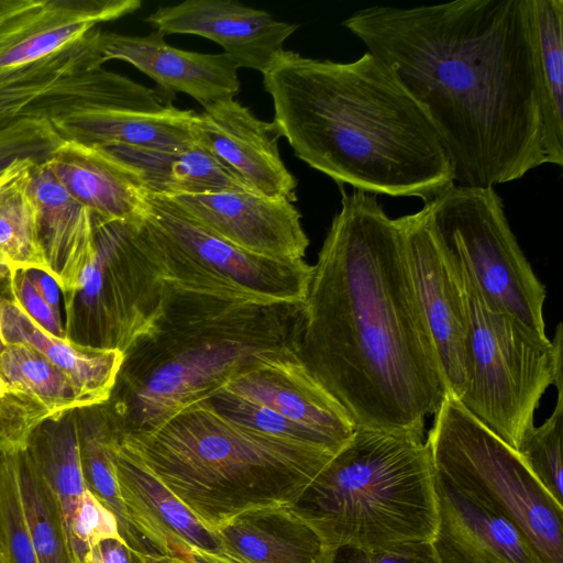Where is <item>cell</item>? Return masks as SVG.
Returning <instances> with one entry per match:
<instances>
[{
    "label": "cell",
    "instance_id": "1",
    "mask_svg": "<svg viewBox=\"0 0 563 563\" xmlns=\"http://www.w3.org/2000/svg\"><path fill=\"white\" fill-rule=\"evenodd\" d=\"M342 24L423 110L455 185L495 188L545 164L531 0L371 5Z\"/></svg>",
    "mask_w": 563,
    "mask_h": 563
},
{
    "label": "cell",
    "instance_id": "2",
    "mask_svg": "<svg viewBox=\"0 0 563 563\" xmlns=\"http://www.w3.org/2000/svg\"><path fill=\"white\" fill-rule=\"evenodd\" d=\"M298 357L356 428L423 439L446 396L399 219L342 190L303 300Z\"/></svg>",
    "mask_w": 563,
    "mask_h": 563
},
{
    "label": "cell",
    "instance_id": "3",
    "mask_svg": "<svg viewBox=\"0 0 563 563\" xmlns=\"http://www.w3.org/2000/svg\"><path fill=\"white\" fill-rule=\"evenodd\" d=\"M263 84L279 136L340 186L427 203L455 185L428 117L369 52L343 63L284 49Z\"/></svg>",
    "mask_w": 563,
    "mask_h": 563
},
{
    "label": "cell",
    "instance_id": "4",
    "mask_svg": "<svg viewBox=\"0 0 563 563\" xmlns=\"http://www.w3.org/2000/svg\"><path fill=\"white\" fill-rule=\"evenodd\" d=\"M165 283L161 313L123 354L106 401L121 438L155 428L242 373L298 357L303 301Z\"/></svg>",
    "mask_w": 563,
    "mask_h": 563
},
{
    "label": "cell",
    "instance_id": "5",
    "mask_svg": "<svg viewBox=\"0 0 563 563\" xmlns=\"http://www.w3.org/2000/svg\"><path fill=\"white\" fill-rule=\"evenodd\" d=\"M121 443L211 531L249 510L292 505L334 456L249 430L201 400Z\"/></svg>",
    "mask_w": 563,
    "mask_h": 563
},
{
    "label": "cell",
    "instance_id": "6",
    "mask_svg": "<svg viewBox=\"0 0 563 563\" xmlns=\"http://www.w3.org/2000/svg\"><path fill=\"white\" fill-rule=\"evenodd\" d=\"M434 477L423 439L356 428L289 508L333 552L431 541Z\"/></svg>",
    "mask_w": 563,
    "mask_h": 563
},
{
    "label": "cell",
    "instance_id": "7",
    "mask_svg": "<svg viewBox=\"0 0 563 563\" xmlns=\"http://www.w3.org/2000/svg\"><path fill=\"white\" fill-rule=\"evenodd\" d=\"M445 252L463 295L468 327L466 387L457 400L517 451L525 433L534 426V411L543 394L563 379L562 323L553 341L539 336L492 307L464 265Z\"/></svg>",
    "mask_w": 563,
    "mask_h": 563
},
{
    "label": "cell",
    "instance_id": "8",
    "mask_svg": "<svg viewBox=\"0 0 563 563\" xmlns=\"http://www.w3.org/2000/svg\"><path fill=\"white\" fill-rule=\"evenodd\" d=\"M435 474L514 523L544 563H563V506L507 445L446 395L426 439Z\"/></svg>",
    "mask_w": 563,
    "mask_h": 563
},
{
    "label": "cell",
    "instance_id": "9",
    "mask_svg": "<svg viewBox=\"0 0 563 563\" xmlns=\"http://www.w3.org/2000/svg\"><path fill=\"white\" fill-rule=\"evenodd\" d=\"M142 217L120 222L95 216L92 254L76 287L62 294L71 342L124 354L159 316L167 286L142 235Z\"/></svg>",
    "mask_w": 563,
    "mask_h": 563
},
{
    "label": "cell",
    "instance_id": "10",
    "mask_svg": "<svg viewBox=\"0 0 563 563\" xmlns=\"http://www.w3.org/2000/svg\"><path fill=\"white\" fill-rule=\"evenodd\" d=\"M423 207L437 238L464 265L483 298L548 338L545 287L519 246L495 188L453 185Z\"/></svg>",
    "mask_w": 563,
    "mask_h": 563
},
{
    "label": "cell",
    "instance_id": "11",
    "mask_svg": "<svg viewBox=\"0 0 563 563\" xmlns=\"http://www.w3.org/2000/svg\"><path fill=\"white\" fill-rule=\"evenodd\" d=\"M144 217L156 225L151 232V246L167 282L212 292L305 300L312 274V266L305 260L247 251L148 195Z\"/></svg>",
    "mask_w": 563,
    "mask_h": 563
},
{
    "label": "cell",
    "instance_id": "12",
    "mask_svg": "<svg viewBox=\"0 0 563 563\" xmlns=\"http://www.w3.org/2000/svg\"><path fill=\"white\" fill-rule=\"evenodd\" d=\"M95 101L64 108L47 119L63 140L91 145L123 144L177 150L194 143V110L176 108L169 96L110 73Z\"/></svg>",
    "mask_w": 563,
    "mask_h": 563
},
{
    "label": "cell",
    "instance_id": "13",
    "mask_svg": "<svg viewBox=\"0 0 563 563\" xmlns=\"http://www.w3.org/2000/svg\"><path fill=\"white\" fill-rule=\"evenodd\" d=\"M415 295L432 339L446 395L460 399L467 379V314L453 264L423 207L399 217Z\"/></svg>",
    "mask_w": 563,
    "mask_h": 563
},
{
    "label": "cell",
    "instance_id": "14",
    "mask_svg": "<svg viewBox=\"0 0 563 563\" xmlns=\"http://www.w3.org/2000/svg\"><path fill=\"white\" fill-rule=\"evenodd\" d=\"M184 217L247 251L303 260L309 239L294 202L245 189L155 197Z\"/></svg>",
    "mask_w": 563,
    "mask_h": 563
},
{
    "label": "cell",
    "instance_id": "15",
    "mask_svg": "<svg viewBox=\"0 0 563 563\" xmlns=\"http://www.w3.org/2000/svg\"><path fill=\"white\" fill-rule=\"evenodd\" d=\"M191 129L194 143L253 191L297 200V180L280 157V136L273 122L257 119L234 98H227L197 112Z\"/></svg>",
    "mask_w": 563,
    "mask_h": 563
},
{
    "label": "cell",
    "instance_id": "16",
    "mask_svg": "<svg viewBox=\"0 0 563 563\" xmlns=\"http://www.w3.org/2000/svg\"><path fill=\"white\" fill-rule=\"evenodd\" d=\"M145 21L164 36L191 34L209 38L223 48L239 68L262 75L297 24L276 20L268 12L233 0H186L158 7Z\"/></svg>",
    "mask_w": 563,
    "mask_h": 563
},
{
    "label": "cell",
    "instance_id": "17",
    "mask_svg": "<svg viewBox=\"0 0 563 563\" xmlns=\"http://www.w3.org/2000/svg\"><path fill=\"white\" fill-rule=\"evenodd\" d=\"M164 37L156 30L147 35H128L98 27L95 48L102 64L111 59L126 62L148 76L157 89L170 98L183 92L205 108L238 95L239 67L231 57L224 53L177 48Z\"/></svg>",
    "mask_w": 563,
    "mask_h": 563
},
{
    "label": "cell",
    "instance_id": "18",
    "mask_svg": "<svg viewBox=\"0 0 563 563\" xmlns=\"http://www.w3.org/2000/svg\"><path fill=\"white\" fill-rule=\"evenodd\" d=\"M114 462L119 495L129 522L152 553L185 562L194 550L221 551L216 533L121 441Z\"/></svg>",
    "mask_w": 563,
    "mask_h": 563
},
{
    "label": "cell",
    "instance_id": "19",
    "mask_svg": "<svg viewBox=\"0 0 563 563\" xmlns=\"http://www.w3.org/2000/svg\"><path fill=\"white\" fill-rule=\"evenodd\" d=\"M141 5L140 0H40L0 25V81L66 51L100 23Z\"/></svg>",
    "mask_w": 563,
    "mask_h": 563
},
{
    "label": "cell",
    "instance_id": "20",
    "mask_svg": "<svg viewBox=\"0 0 563 563\" xmlns=\"http://www.w3.org/2000/svg\"><path fill=\"white\" fill-rule=\"evenodd\" d=\"M434 488L437 528L431 544L439 563H544L509 520L475 504L437 474Z\"/></svg>",
    "mask_w": 563,
    "mask_h": 563
},
{
    "label": "cell",
    "instance_id": "21",
    "mask_svg": "<svg viewBox=\"0 0 563 563\" xmlns=\"http://www.w3.org/2000/svg\"><path fill=\"white\" fill-rule=\"evenodd\" d=\"M268 407L342 449L356 427L343 407L316 380L298 357L255 367L220 387Z\"/></svg>",
    "mask_w": 563,
    "mask_h": 563
},
{
    "label": "cell",
    "instance_id": "22",
    "mask_svg": "<svg viewBox=\"0 0 563 563\" xmlns=\"http://www.w3.org/2000/svg\"><path fill=\"white\" fill-rule=\"evenodd\" d=\"M27 187L46 273L67 294L92 254L95 214L68 192L47 161L32 164Z\"/></svg>",
    "mask_w": 563,
    "mask_h": 563
},
{
    "label": "cell",
    "instance_id": "23",
    "mask_svg": "<svg viewBox=\"0 0 563 563\" xmlns=\"http://www.w3.org/2000/svg\"><path fill=\"white\" fill-rule=\"evenodd\" d=\"M80 203L106 221H133L145 212L146 194L132 174L98 145L62 140L46 159Z\"/></svg>",
    "mask_w": 563,
    "mask_h": 563
},
{
    "label": "cell",
    "instance_id": "24",
    "mask_svg": "<svg viewBox=\"0 0 563 563\" xmlns=\"http://www.w3.org/2000/svg\"><path fill=\"white\" fill-rule=\"evenodd\" d=\"M213 532L219 553L241 563H332L335 552L289 506L245 511Z\"/></svg>",
    "mask_w": 563,
    "mask_h": 563
},
{
    "label": "cell",
    "instance_id": "25",
    "mask_svg": "<svg viewBox=\"0 0 563 563\" xmlns=\"http://www.w3.org/2000/svg\"><path fill=\"white\" fill-rule=\"evenodd\" d=\"M132 174L148 196L173 197L227 189L252 190L196 144L154 150L123 144L98 145Z\"/></svg>",
    "mask_w": 563,
    "mask_h": 563
},
{
    "label": "cell",
    "instance_id": "26",
    "mask_svg": "<svg viewBox=\"0 0 563 563\" xmlns=\"http://www.w3.org/2000/svg\"><path fill=\"white\" fill-rule=\"evenodd\" d=\"M0 334L4 346L23 343L42 354L69 376L92 405L110 398L123 362L122 352L87 347L55 336L30 319L12 298H2Z\"/></svg>",
    "mask_w": 563,
    "mask_h": 563
},
{
    "label": "cell",
    "instance_id": "27",
    "mask_svg": "<svg viewBox=\"0 0 563 563\" xmlns=\"http://www.w3.org/2000/svg\"><path fill=\"white\" fill-rule=\"evenodd\" d=\"M25 452L54 499L68 545L90 493L81 466L76 410L42 421Z\"/></svg>",
    "mask_w": 563,
    "mask_h": 563
},
{
    "label": "cell",
    "instance_id": "28",
    "mask_svg": "<svg viewBox=\"0 0 563 563\" xmlns=\"http://www.w3.org/2000/svg\"><path fill=\"white\" fill-rule=\"evenodd\" d=\"M80 460L88 489L117 517L120 534L133 553H152L130 525L119 495L114 454L121 441L106 405L76 409Z\"/></svg>",
    "mask_w": 563,
    "mask_h": 563
},
{
    "label": "cell",
    "instance_id": "29",
    "mask_svg": "<svg viewBox=\"0 0 563 563\" xmlns=\"http://www.w3.org/2000/svg\"><path fill=\"white\" fill-rule=\"evenodd\" d=\"M545 164L563 165V0H531Z\"/></svg>",
    "mask_w": 563,
    "mask_h": 563
},
{
    "label": "cell",
    "instance_id": "30",
    "mask_svg": "<svg viewBox=\"0 0 563 563\" xmlns=\"http://www.w3.org/2000/svg\"><path fill=\"white\" fill-rule=\"evenodd\" d=\"M0 378L10 394L36 404L51 417L93 406L69 376L23 343L0 351Z\"/></svg>",
    "mask_w": 563,
    "mask_h": 563
},
{
    "label": "cell",
    "instance_id": "31",
    "mask_svg": "<svg viewBox=\"0 0 563 563\" xmlns=\"http://www.w3.org/2000/svg\"><path fill=\"white\" fill-rule=\"evenodd\" d=\"M93 30L80 42L30 68L0 81V121L29 114L65 75L80 68L101 67Z\"/></svg>",
    "mask_w": 563,
    "mask_h": 563
},
{
    "label": "cell",
    "instance_id": "32",
    "mask_svg": "<svg viewBox=\"0 0 563 563\" xmlns=\"http://www.w3.org/2000/svg\"><path fill=\"white\" fill-rule=\"evenodd\" d=\"M29 158L0 196V257L12 269H42L46 264L40 246L36 214L29 192L32 164Z\"/></svg>",
    "mask_w": 563,
    "mask_h": 563
},
{
    "label": "cell",
    "instance_id": "33",
    "mask_svg": "<svg viewBox=\"0 0 563 563\" xmlns=\"http://www.w3.org/2000/svg\"><path fill=\"white\" fill-rule=\"evenodd\" d=\"M22 503L37 563H71L54 499L25 450L16 453Z\"/></svg>",
    "mask_w": 563,
    "mask_h": 563
},
{
    "label": "cell",
    "instance_id": "34",
    "mask_svg": "<svg viewBox=\"0 0 563 563\" xmlns=\"http://www.w3.org/2000/svg\"><path fill=\"white\" fill-rule=\"evenodd\" d=\"M201 401L220 416L249 430L334 454L340 451L322 434L287 419L268 407L235 396L222 388Z\"/></svg>",
    "mask_w": 563,
    "mask_h": 563
},
{
    "label": "cell",
    "instance_id": "35",
    "mask_svg": "<svg viewBox=\"0 0 563 563\" xmlns=\"http://www.w3.org/2000/svg\"><path fill=\"white\" fill-rule=\"evenodd\" d=\"M556 391L552 413L525 433L517 453L549 495L563 506V385L556 386Z\"/></svg>",
    "mask_w": 563,
    "mask_h": 563
},
{
    "label": "cell",
    "instance_id": "36",
    "mask_svg": "<svg viewBox=\"0 0 563 563\" xmlns=\"http://www.w3.org/2000/svg\"><path fill=\"white\" fill-rule=\"evenodd\" d=\"M18 452H0V551L8 563H37L22 503Z\"/></svg>",
    "mask_w": 563,
    "mask_h": 563
},
{
    "label": "cell",
    "instance_id": "37",
    "mask_svg": "<svg viewBox=\"0 0 563 563\" xmlns=\"http://www.w3.org/2000/svg\"><path fill=\"white\" fill-rule=\"evenodd\" d=\"M62 140L44 117L24 114L0 121V172L19 159L46 161Z\"/></svg>",
    "mask_w": 563,
    "mask_h": 563
},
{
    "label": "cell",
    "instance_id": "38",
    "mask_svg": "<svg viewBox=\"0 0 563 563\" xmlns=\"http://www.w3.org/2000/svg\"><path fill=\"white\" fill-rule=\"evenodd\" d=\"M51 416L36 404L9 394L0 398V452L25 450L34 429Z\"/></svg>",
    "mask_w": 563,
    "mask_h": 563
},
{
    "label": "cell",
    "instance_id": "39",
    "mask_svg": "<svg viewBox=\"0 0 563 563\" xmlns=\"http://www.w3.org/2000/svg\"><path fill=\"white\" fill-rule=\"evenodd\" d=\"M332 563H439L431 541L408 542L375 550L341 548Z\"/></svg>",
    "mask_w": 563,
    "mask_h": 563
},
{
    "label": "cell",
    "instance_id": "40",
    "mask_svg": "<svg viewBox=\"0 0 563 563\" xmlns=\"http://www.w3.org/2000/svg\"><path fill=\"white\" fill-rule=\"evenodd\" d=\"M12 299L24 313L46 332L65 338L64 324L30 280L26 269H11L8 277Z\"/></svg>",
    "mask_w": 563,
    "mask_h": 563
},
{
    "label": "cell",
    "instance_id": "41",
    "mask_svg": "<svg viewBox=\"0 0 563 563\" xmlns=\"http://www.w3.org/2000/svg\"><path fill=\"white\" fill-rule=\"evenodd\" d=\"M84 563H134V558L123 539H107L89 549Z\"/></svg>",
    "mask_w": 563,
    "mask_h": 563
},
{
    "label": "cell",
    "instance_id": "42",
    "mask_svg": "<svg viewBox=\"0 0 563 563\" xmlns=\"http://www.w3.org/2000/svg\"><path fill=\"white\" fill-rule=\"evenodd\" d=\"M27 276L38 294L53 310L55 317L64 324L60 311L62 290L55 279L42 269H26Z\"/></svg>",
    "mask_w": 563,
    "mask_h": 563
},
{
    "label": "cell",
    "instance_id": "43",
    "mask_svg": "<svg viewBox=\"0 0 563 563\" xmlns=\"http://www.w3.org/2000/svg\"><path fill=\"white\" fill-rule=\"evenodd\" d=\"M38 2L40 0H0V25Z\"/></svg>",
    "mask_w": 563,
    "mask_h": 563
},
{
    "label": "cell",
    "instance_id": "44",
    "mask_svg": "<svg viewBox=\"0 0 563 563\" xmlns=\"http://www.w3.org/2000/svg\"><path fill=\"white\" fill-rule=\"evenodd\" d=\"M183 562V561H181ZM184 563H241L224 554L203 550H194Z\"/></svg>",
    "mask_w": 563,
    "mask_h": 563
},
{
    "label": "cell",
    "instance_id": "45",
    "mask_svg": "<svg viewBox=\"0 0 563 563\" xmlns=\"http://www.w3.org/2000/svg\"><path fill=\"white\" fill-rule=\"evenodd\" d=\"M26 159L15 161L7 168L0 172V196L5 189V187L10 184V181L18 175Z\"/></svg>",
    "mask_w": 563,
    "mask_h": 563
},
{
    "label": "cell",
    "instance_id": "46",
    "mask_svg": "<svg viewBox=\"0 0 563 563\" xmlns=\"http://www.w3.org/2000/svg\"><path fill=\"white\" fill-rule=\"evenodd\" d=\"M134 563H184L179 559L154 553H133Z\"/></svg>",
    "mask_w": 563,
    "mask_h": 563
},
{
    "label": "cell",
    "instance_id": "47",
    "mask_svg": "<svg viewBox=\"0 0 563 563\" xmlns=\"http://www.w3.org/2000/svg\"><path fill=\"white\" fill-rule=\"evenodd\" d=\"M11 267L0 257V282L3 279H8Z\"/></svg>",
    "mask_w": 563,
    "mask_h": 563
},
{
    "label": "cell",
    "instance_id": "48",
    "mask_svg": "<svg viewBox=\"0 0 563 563\" xmlns=\"http://www.w3.org/2000/svg\"><path fill=\"white\" fill-rule=\"evenodd\" d=\"M9 389L7 387V385L4 384V382L0 378V398H3L5 397L7 395H9Z\"/></svg>",
    "mask_w": 563,
    "mask_h": 563
},
{
    "label": "cell",
    "instance_id": "49",
    "mask_svg": "<svg viewBox=\"0 0 563 563\" xmlns=\"http://www.w3.org/2000/svg\"><path fill=\"white\" fill-rule=\"evenodd\" d=\"M1 301H2V297H0V306H1ZM4 347L3 343H2V340H1V334H0V351Z\"/></svg>",
    "mask_w": 563,
    "mask_h": 563
},
{
    "label": "cell",
    "instance_id": "50",
    "mask_svg": "<svg viewBox=\"0 0 563 563\" xmlns=\"http://www.w3.org/2000/svg\"><path fill=\"white\" fill-rule=\"evenodd\" d=\"M0 563H8L7 560L4 559V556L2 555L1 551H0Z\"/></svg>",
    "mask_w": 563,
    "mask_h": 563
}]
</instances>
